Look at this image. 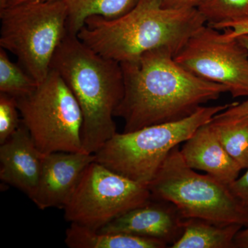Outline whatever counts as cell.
Instances as JSON below:
<instances>
[{
	"label": "cell",
	"instance_id": "cb8c5ba5",
	"mask_svg": "<svg viewBox=\"0 0 248 248\" xmlns=\"http://www.w3.org/2000/svg\"><path fill=\"white\" fill-rule=\"evenodd\" d=\"M221 30H226L229 35L232 37L248 35V20L231 23L224 26Z\"/></svg>",
	"mask_w": 248,
	"mask_h": 248
},
{
	"label": "cell",
	"instance_id": "3957f363",
	"mask_svg": "<svg viewBox=\"0 0 248 248\" xmlns=\"http://www.w3.org/2000/svg\"><path fill=\"white\" fill-rule=\"evenodd\" d=\"M76 97L82 112V143L89 154L97 153L115 133V112L124 95L119 62L101 56L78 36L67 34L52 60Z\"/></svg>",
	"mask_w": 248,
	"mask_h": 248
},
{
	"label": "cell",
	"instance_id": "e0dca14e",
	"mask_svg": "<svg viewBox=\"0 0 248 248\" xmlns=\"http://www.w3.org/2000/svg\"><path fill=\"white\" fill-rule=\"evenodd\" d=\"M209 125L241 169L248 167V115L224 117L217 114Z\"/></svg>",
	"mask_w": 248,
	"mask_h": 248
},
{
	"label": "cell",
	"instance_id": "603a6c76",
	"mask_svg": "<svg viewBox=\"0 0 248 248\" xmlns=\"http://www.w3.org/2000/svg\"><path fill=\"white\" fill-rule=\"evenodd\" d=\"M218 114L224 117H242L248 115V98L242 103H232L231 107Z\"/></svg>",
	"mask_w": 248,
	"mask_h": 248
},
{
	"label": "cell",
	"instance_id": "4316f807",
	"mask_svg": "<svg viewBox=\"0 0 248 248\" xmlns=\"http://www.w3.org/2000/svg\"><path fill=\"white\" fill-rule=\"evenodd\" d=\"M237 38L239 39L240 42L242 44L248 53V35H241L238 37Z\"/></svg>",
	"mask_w": 248,
	"mask_h": 248
},
{
	"label": "cell",
	"instance_id": "2e32d148",
	"mask_svg": "<svg viewBox=\"0 0 248 248\" xmlns=\"http://www.w3.org/2000/svg\"><path fill=\"white\" fill-rule=\"evenodd\" d=\"M140 0H63L67 9L68 33L78 35L88 17L101 16L115 19L126 14Z\"/></svg>",
	"mask_w": 248,
	"mask_h": 248
},
{
	"label": "cell",
	"instance_id": "484cf974",
	"mask_svg": "<svg viewBox=\"0 0 248 248\" xmlns=\"http://www.w3.org/2000/svg\"><path fill=\"white\" fill-rule=\"evenodd\" d=\"M46 0H0V9L17 5L29 4V3L38 2Z\"/></svg>",
	"mask_w": 248,
	"mask_h": 248
},
{
	"label": "cell",
	"instance_id": "5b68a950",
	"mask_svg": "<svg viewBox=\"0 0 248 248\" xmlns=\"http://www.w3.org/2000/svg\"><path fill=\"white\" fill-rule=\"evenodd\" d=\"M148 187L153 199L170 202L184 218L248 227V208L229 186L189 167L179 146L170 153Z\"/></svg>",
	"mask_w": 248,
	"mask_h": 248
},
{
	"label": "cell",
	"instance_id": "d6986e66",
	"mask_svg": "<svg viewBox=\"0 0 248 248\" xmlns=\"http://www.w3.org/2000/svg\"><path fill=\"white\" fill-rule=\"evenodd\" d=\"M37 84L19 63L11 61L6 50L0 48V93L17 99L32 92Z\"/></svg>",
	"mask_w": 248,
	"mask_h": 248
},
{
	"label": "cell",
	"instance_id": "30bf717a",
	"mask_svg": "<svg viewBox=\"0 0 248 248\" xmlns=\"http://www.w3.org/2000/svg\"><path fill=\"white\" fill-rule=\"evenodd\" d=\"M95 160L85 152H56L45 155L32 202L40 210L63 208L76 190L83 173Z\"/></svg>",
	"mask_w": 248,
	"mask_h": 248
},
{
	"label": "cell",
	"instance_id": "7a4b0ae2",
	"mask_svg": "<svg viewBox=\"0 0 248 248\" xmlns=\"http://www.w3.org/2000/svg\"><path fill=\"white\" fill-rule=\"evenodd\" d=\"M205 24L197 9H166L161 0H140L120 17H88L77 36L93 51L121 63L156 48L169 49L175 55Z\"/></svg>",
	"mask_w": 248,
	"mask_h": 248
},
{
	"label": "cell",
	"instance_id": "ba28073f",
	"mask_svg": "<svg viewBox=\"0 0 248 248\" xmlns=\"http://www.w3.org/2000/svg\"><path fill=\"white\" fill-rule=\"evenodd\" d=\"M153 199L148 186L133 182L95 161L85 170L65 206L67 221L99 231Z\"/></svg>",
	"mask_w": 248,
	"mask_h": 248
},
{
	"label": "cell",
	"instance_id": "9c48e42d",
	"mask_svg": "<svg viewBox=\"0 0 248 248\" xmlns=\"http://www.w3.org/2000/svg\"><path fill=\"white\" fill-rule=\"evenodd\" d=\"M181 66L206 81L226 86L233 97H248V53L237 37L205 24L174 57Z\"/></svg>",
	"mask_w": 248,
	"mask_h": 248
},
{
	"label": "cell",
	"instance_id": "5bb4252c",
	"mask_svg": "<svg viewBox=\"0 0 248 248\" xmlns=\"http://www.w3.org/2000/svg\"><path fill=\"white\" fill-rule=\"evenodd\" d=\"M65 244L70 248H165L168 245L151 238L93 231L76 223L66 230Z\"/></svg>",
	"mask_w": 248,
	"mask_h": 248
},
{
	"label": "cell",
	"instance_id": "8992f818",
	"mask_svg": "<svg viewBox=\"0 0 248 248\" xmlns=\"http://www.w3.org/2000/svg\"><path fill=\"white\" fill-rule=\"evenodd\" d=\"M0 48L37 83L48 76L59 46L68 34L63 0H46L0 9Z\"/></svg>",
	"mask_w": 248,
	"mask_h": 248
},
{
	"label": "cell",
	"instance_id": "7402d4cb",
	"mask_svg": "<svg viewBox=\"0 0 248 248\" xmlns=\"http://www.w3.org/2000/svg\"><path fill=\"white\" fill-rule=\"evenodd\" d=\"M201 0H161V4L166 9H197Z\"/></svg>",
	"mask_w": 248,
	"mask_h": 248
},
{
	"label": "cell",
	"instance_id": "9a60e30c",
	"mask_svg": "<svg viewBox=\"0 0 248 248\" xmlns=\"http://www.w3.org/2000/svg\"><path fill=\"white\" fill-rule=\"evenodd\" d=\"M239 225L215 224L198 218H185L184 232L172 248H235Z\"/></svg>",
	"mask_w": 248,
	"mask_h": 248
},
{
	"label": "cell",
	"instance_id": "44dd1931",
	"mask_svg": "<svg viewBox=\"0 0 248 248\" xmlns=\"http://www.w3.org/2000/svg\"><path fill=\"white\" fill-rule=\"evenodd\" d=\"M231 192L248 208V167L247 171L229 186Z\"/></svg>",
	"mask_w": 248,
	"mask_h": 248
},
{
	"label": "cell",
	"instance_id": "d4e9b609",
	"mask_svg": "<svg viewBox=\"0 0 248 248\" xmlns=\"http://www.w3.org/2000/svg\"><path fill=\"white\" fill-rule=\"evenodd\" d=\"M235 248H248V227L237 233L234 239Z\"/></svg>",
	"mask_w": 248,
	"mask_h": 248
},
{
	"label": "cell",
	"instance_id": "7c38bea8",
	"mask_svg": "<svg viewBox=\"0 0 248 248\" xmlns=\"http://www.w3.org/2000/svg\"><path fill=\"white\" fill-rule=\"evenodd\" d=\"M44 156L21 120L17 130L0 144V179L32 200L40 180Z\"/></svg>",
	"mask_w": 248,
	"mask_h": 248
},
{
	"label": "cell",
	"instance_id": "ac0fdd59",
	"mask_svg": "<svg viewBox=\"0 0 248 248\" xmlns=\"http://www.w3.org/2000/svg\"><path fill=\"white\" fill-rule=\"evenodd\" d=\"M197 9L206 24L218 30L231 23L248 20V0H201Z\"/></svg>",
	"mask_w": 248,
	"mask_h": 248
},
{
	"label": "cell",
	"instance_id": "6da1fadb",
	"mask_svg": "<svg viewBox=\"0 0 248 248\" xmlns=\"http://www.w3.org/2000/svg\"><path fill=\"white\" fill-rule=\"evenodd\" d=\"M174 56L169 49L160 48L121 63L125 89L115 117L124 120V133L184 120L228 93L226 86L187 71Z\"/></svg>",
	"mask_w": 248,
	"mask_h": 248
},
{
	"label": "cell",
	"instance_id": "8fae6325",
	"mask_svg": "<svg viewBox=\"0 0 248 248\" xmlns=\"http://www.w3.org/2000/svg\"><path fill=\"white\" fill-rule=\"evenodd\" d=\"M184 221L185 218L170 202L152 199L97 231L151 238L172 246L184 232Z\"/></svg>",
	"mask_w": 248,
	"mask_h": 248
},
{
	"label": "cell",
	"instance_id": "52a82bcc",
	"mask_svg": "<svg viewBox=\"0 0 248 248\" xmlns=\"http://www.w3.org/2000/svg\"><path fill=\"white\" fill-rule=\"evenodd\" d=\"M16 100L21 120L41 153L85 152L82 112L58 72L51 68L32 92Z\"/></svg>",
	"mask_w": 248,
	"mask_h": 248
},
{
	"label": "cell",
	"instance_id": "4fadbf2b",
	"mask_svg": "<svg viewBox=\"0 0 248 248\" xmlns=\"http://www.w3.org/2000/svg\"><path fill=\"white\" fill-rule=\"evenodd\" d=\"M180 151L191 169L204 171L228 186L239 178L242 170L227 153L209 123L197 129Z\"/></svg>",
	"mask_w": 248,
	"mask_h": 248
},
{
	"label": "cell",
	"instance_id": "277c9868",
	"mask_svg": "<svg viewBox=\"0 0 248 248\" xmlns=\"http://www.w3.org/2000/svg\"><path fill=\"white\" fill-rule=\"evenodd\" d=\"M231 105L202 107L184 120L115 133L94 153V161L133 182L148 186L172 149Z\"/></svg>",
	"mask_w": 248,
	"mask_h": 248
},
{
	"label": "cell",
	"instance_id": "ffe728a7",
	"mask_svg": "<svg viewBox=\"0 0 248 248\" xmlns=\"http://www.w3.org/2000/svg\"><path fill=\"white\" fill-rule=\"evenodd\" d=\"M16 98L0 93V144L17 130L21 124Z\"/></svg>",
	"mask_w": 248,
	"mask_h": 248
}]
</instances>
